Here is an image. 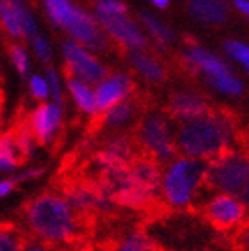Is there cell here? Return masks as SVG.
Returning <instances> with one entry per match:
<instances>
[{
	"instance_id": "obj_1",
	"label": "cell",
	"mask_w": 249,
	"mask_h": 251,
	"mask_svg": "<svg viewBox=\"0 0 249 251\" xmlns=\"http://www.w3.org/2000/svg\"><path fill=\"white\" fill-rule=\"evenodd\" d=\"M18 214L27 232L52 248L95 241L98 232V225L80 216L55 189L32 194L20 205Z\"/></svg>"
},
{
	"instance_id": "obj_2",
	"label": "cell",
	"mask_w": 249,
	"mask_h": 251,
	"mask_svg": "<svg viewBox=\"0 0 249 251\" xmlns=\"http://www.w3.org/2000/svg\"><path fill=\"white\" fill-rule=\"evenodd\" d=\"M174 141L180 155L210 162L235 148H240L242 135L230 112L212 109L203 118L178 126Z\"/></svg>"
},
{
	"instance_id": "obj_3",
	"label": "cell",
	"mask_w": 249,
	"mask_h": 251,
	"mask_svg": "<svg viewBox=\"0 0 249 251\" xmlns=\"http://www.w3.org/2000/svg\"><path fill=\"white\" fill-rule=\"evenodd\" d=\"M205 160L178 155L171 160L162 175V200L171 212H196L206 191Z\"/></svg>"
},
{
	"instance_id": "obj_4",
	"label": "cell",
	"mask_w": 249,
	"mask_h": 251,
	"mask_svg": "<svg viewBox=\"0 0 249 251\" xmlns=\"http://www.w3.org/2000/svg\"><path fill=\"white\" fill-rule=\"evenodd\" d=\"M41 4L47 20L66 34L68 39L96 53L105 52L110 47L109 38L93 11L82 7L75 0H41Z\"/></svg>"
},
{
	"instance_id": "obj_5",
	"label": "cell",
	"mask_w": 249,
	"mask_h": 251,
	"mask_svg": "<svg viewBox=\"0 0 249 251\" xmlns=\"http://www.w3.org/2000/svg\"><path fill=\"white\" fill-rule=\"evenodd\" d=\"M206 191L233 196L249 210V153L235 148L208 162Z\"/></svg>"
},
{
	"instance_id": "obj_6",
	"label": "cell",
	"mask_w": 249,
	"mask_h": 251,
	"mask_svg": "<svg viewBox=\"0 0 249 251\" xmlns=\"http://www.w3.org/2000/svg\"><path fill=\"white\" fill-rule=\"evenodd\" d=\"M182 61L191 72L201 75L214 91L226 97H240L244 93V84L235 75L230 64L203 45H187L182 52Z\"/></svg>"
},
{
	"instance_id": "obj_7",
	"label": "cell",
	"mask_w": 249,
	"mask_h": 251,
	"mask_svg": "<svg viewBox=\"0 0 249 251\" xmlns=\"http://www.w3.org/2000/svg\"><path fill=\"white\" fill-rule=\"evenodd\" d=\"M134 137L141 153L153 159L162 168L180 155L174 141V132L171 128V120L162 111L144 112L137 123Z\"/></svg>"
},
{
	"instance_id": "obj_8",
	"label": "cell",
	"mask_w": 249,
	"mask_h": 251,
	"mask_svg": "<svg viewBox=\"0 0 249 251\" xmlns=\"http://www.w3.org/2000/svg\"><path fill=\"white\" fill-rule=\"evenodd\" d=\"M199 214L216 232L235 233L249 218V210L233 196L223 193H212L201 205L196 208Z\"/></svg>"
},
{
	"instance_id": "obj_9",
	"label": "cell",
	"mask_w": 249,
	"mask_h": 251,
	"mask_svg": "<svg viewBox=\"0 0 249 251\" xmlns=\"http://www.w3.org/2000/svg\"><path fill=\"white\" fill-rule=\"evenodd\" d=\"M59 50H61L62 66L66 70V77L96 86L109 73L105 63L100 59V53L93 52L72 39H62Z\"/></svg>"
},
{
	"instance_id": "obj_10",
	"label": "cell",
	"mask_w": 249,
	"mask_h": 251,
	"mask_svg": "<svg viewBox=\"0 0 249 251\" xmlns=\"http://www.w3.org/2000/svg\"><path fill=\"white\" fill-rule=\"evenodd\" d=\"M96 20L101 25L103 32L107 34L110 43L126 50V53L135 52V50H148L149 39L144 32L143 25L139 24V18H134L128 11L118 13V15L101 16Z\"/></svg>"
},
{
	"instance_id": "obj_11",
	"label": "cell",
	"mask_w": 249,
	"mask_h": 251,
	"mask_svg": "<svg viewBox=\"0 0 249 251\" xmlns=\"http://www.w3.org/2000/svg\"><path fill=\"white\" fill-rule=\"evenodd\" d=\"M38 145H50L62 125V103L48 100L41 101L25 118Z\"/></svg>"
},
{
	"instance_id": "obj_12",
	"label": "cell",
	"mask_w": 249,
	"mask_h": 251,
	"mask_svg": "<svg viewBox=\"0 0 249 251\" xmlns=\"http://www.w3.org/2000/svg\"><path fill=\"white\" fill-rule=\"evenodd\" d=\"M134 77L128 72H112L107 73L100 82L95 86L96 101L101 112L109 111L110 107L118 105L121 101L128 100L134 95Z\"/></svg>"
},
{
	"instance_id": "obj_13",
	"label": "cell",
	"mask_w": 249,
	"mask_h": 251,
	"mask_svg": "<svg viewBox=\"0 0 249 251\" xmlns=\"http://www.w3.org/2000/svg\"><path fill=\"white\" fill-rule=\"evenodd\" d=\"M212 111L210 101L203 97L201 93L182 89V91L173 93L169 97L166 114L171 121H176L180 125L194 121L198 118H203Z\"/></svg>"
},
{
	"instance_id": "obj_14",
	"label": "cell",
	"mask_w": 249,
	"mask_h": 251,
	"mask_svg": "<svg viewBox=\"0 0 249 251\" xmlns=\"http://www.w3.org/2000/svg\"><path fill=\"white\" fill-rule=\"evenodd\" d=\"M187 15L192 22L203 27H217L228 18V2L226 0H189Z\"/></svg>"
},
{
	"instance_id": "obj_15",
	"label": "cell",
	"mask_w": 249,
	"mask_h": 251,
	"mask_svg": "<svg viewBox=\"0 0 249 251\" xmlns=\"http://www.w3.org/2000/svg\"><path fill=\"white\" fill-rule=\"evenodd\" d=\"M132 72L149 84H162L168 77V70L162 61L148 50H135L126 53Z\"/></svg>"
},
{
	"instance_id": "obj_16",
	"label": "cell",
	"mask_w": 249,
	"mask_h": 251,
	"mask_svg": "<svg viewBox=\"0 0 249 251\" xmlns=\"http://www.w3.org/2000/svg\"><path fill=\"white\" fill-rule=\"evenodd\" d=\"M139 114V105L134 98L121 101L118 105L110 107L109 111L101 112L98 120V128H105V130L114 132V134H123L124 128H128L135 121Z\"/></svg>"
},
{
	"instance_id": "obj_17",
	"label": "cell",
	"mask_w": 249,
	"mask_h": 251,
	"mask_svg": "<svg viewBox=\"0 0 249 251\" xmlns=\"http://www.w3.org/2000/svg\"><path fill=\"white\" fill-rule=\"evenodd\" d=\"M139 24L143 25L144 32L148 36L149 43L153 45L157 52H166L169 45L176 41V32L171 25L153 13H141Z\"/></svg>"
},
{
	"instance_id": "obj_18",
	"label": "cell",
	"mask_w": 249,
	"mask_h": 251,
	"mask_svg": "<svg viewBox=\"0 0 249 251\" xmlns=\"http://www.w3.org/2000/svg\"><path fill=\"white\" fill-rule=\"evenodd\" d=\"M64 87H66V93L70 95L75 107H77L82 114H86V116L93 118V120H96V118L100 116L95 86L82 82V80H77V78L66 77L64 78Z\"/></svg>"
},
{
	"instance_id": "obj_19",
	"label": "cell",
	"mask_w": 249,
	"mask_h": 251,
	"mask_svg": "<svg viewBox=\"0 0 249 251\" xmlns=\"http://www.w3.org/2000/svg\"><path fill=\"white\" fill-rule=\"evenodd\" d=\"M30 233L13 221H0V251H25Z\"/></svg>"
},
{
	"instance_id": "obj_20",
	"label": "cell",
	"mask_w": 249,
	"mask_h": 251,
	"mask_svg": "<svg viewBox=\"0 0 249 251\" xmlns=\"http://www.w3.org/2000/svg\"><path fill=\"white\" fill-rule=\"evenodd\" d=\"M158 242L146 233L144 225H137L130 230L124 237H121L118 244H116L114 251H153L157 248Z\"/></svg>"
},
{
	"instance_id": "obj_21",
	"label": "cell",
	"mask_w": 249,
	"mask_h": 251,
	"mask_svg": "<svg viewBox=\"0 0 249 251\" xmlns=\"http://www.w3.org/2000/svg\"><path fill=\"white\" fill-rule=\"evenodd\" d=\"M25 164L20 155L13 132H0V171H9Z\"/></svg>"
},
{
	"instance_id": "obj_22",
	"label": "cell",
	"mask_w": 249,
	"mask_h": 251,
	"mask_svg": "<svg viewBox=\"0 0 249 251\" xmlns=\"http://www.w3.org/2000/svg\"><path fill=\"white\" fill-rule=\"evenodd\" d=\"M0 25L13 39H24L15 0H0Z\"/></svg>"
},
{
	"instance_id": "obj_23",
	"label": "cell",
	"mask_w": 249,
	"mask_h": 251,
	"mask_svg": "<svg viewBox=\"0 0 249 251\" xmlns=\"http://www.w3.org/2000/svg\"><path fill=\"white\" fill-rule=\"evenodd\" d=\"M9 61L15 66V70L18 72L20 77H30L32 73V53L30 50L25 47L24 43H13L9 47Z\"/></svg>"
},
{
	"instance_id": "obj_24",
	"label": "cell",
	"mask_w": 249,
	"mask_h": 251,
	"mask_svg": "<svg viewBox=\"0 0 249 251\" xmlns=\"http://www.w3.org/2000/svg\"><path fill=\"white\" fill-rule=\"evenodd\" d=\"M223 53L228 61L239 64L242 70L249 73V45L240 39H226L223 43Z\"/></svg>"
},
{
	"instance_id": "obj_25",
	"label": "cell",
	"mask_w": 249,
	"mask_h": 251,
	"mask_svg": "<svg viewBox=\"0 0 249 251\" xmlns=\"http://www.w3.org/2000/svg\"><path fill=\"white\" fill-rule=\"evenodd\" d=\"M29 93L34 100L48 101L52 98V89H50V82H48L47 75L43 73H32L29 77Z\"/></svg>"
},
{
	"instance_id": "obj_26",
	"label": "cell",
	"mask_w": 249,
	"mask_h": 251,
	"mask_svg": "<svg viewBox=\"0 0 249 251\" xmlns=\"http://www.w3.org/2000/svg\"><path fill=\"white\" fill-rule=\"evenodd\" d=\"M29 45H30V50H32V55H36V59L41 61L43 64L50 66V63H52L53 59V49L43 34H38L34 39H30Z\"/></svg>"
},
{
	"instance_id": "obj_27",
	"label": "cell",
	"mask_w": 249,
	"mask_h": 251,
	"mask_svg": "<svg viewBox=\"0 0 249 251\" xmlns=\"http://www.w3.org/2000/svg\"><path fill=\"white\" fill-rule=\"evenodd\" d=\"M91 11L95 13L96 18H101V16L126 13L128 7H126V4H124L123 0H95Z\"/></svg>"
},
{
	"instance_id": "obj_28",
	"label": "cell",
	"mask_w": 249,
	"mask_h": 251,
	"mask_svg": "<svg viewBox=\"0 0 249 251\" xmlns=\"http://www.w3.org/2000/svg\"><path fill=\"white\" fill-rule=\"evenodd\" d=\"M45 75H47L48 82H50V89H52V101L55 103H62V95H64V80H62L61 73L57 72V68H53L52 64L45 68Z\"/></svg>"
},
{
	"instance_id": "obj_29",
	"label": "cell",
	"mask_w": 249,
	"mask_h": 251,
	"mask_svg": "<svg viewBox=\"0 0 249 251\" xmlns=\"http://www.w3.org/2000/svg\"><path fill=\"white\" fill-rule=\"evenodd\" d=\"M231 250L233 251H249V218L235 233H231Z\"/></svg>"
},
{
	"instance_id": "obj_30",
	"label": "cell",
	"mask_w": 249,
	"mask_h": 251,
	"mask_svg": "<svg viewBox=\"0 0 249 251\" xmlns=\"http://www.w3.org/2000/svg\"><path fill=\"white\" fill-rule=\"evenodd\" d=\"M25 251H55L52 246H48V244H45V242L38 241V239H34L32 235H30L29 242H27V246H25Z\"/></svg>"
},
{
	"instance_id": "obj_31",
	"label": "cell",
	"mask_w": 249,
	"mask_h": 251,
	"mask_svg": "<svg viewBox=\"0 0 249 251\" xmlns=\"http://www.w3.org/2000/svg\"><path fill=\"white\" fill-rule=\"evenodd\" d=\"M230 2L240 15L249 20V0H230Z\"/></svg>"
},
{
	"instance_id": "obj_32",
	"label": "cell",
	"mask_w": 249,
	"mask_h": 251,
	"mask_svg": "<svg viewBox=\"0 0 249 251\" xmlns=\"http://www.w3.org/2000/svg\"><path fill=\"white\" fill-rule=\"evenodd\" d=\"M15 187H16L15 178H11V180H2V182H0V196H5V194H9Z\"/></svg>"
},
{
	"instance_id": "obj_33",
	"label": "cell",
	"mask_w": 249,
	"mask_h": 251,
	"mask_svg": "<svg viewBox=\"0 0 249 251\" xmlns=\"http://www.w3.org/2000/svg\"><path fill=\"white\" fill-rule=\"evenodd\" d=\"M146 2L157 11H166L171 5V0H146Z\"/></svg>"
},
{
	"instance_id": "obj_34",
	"label": "cell",
	"mask_w": 249,
	"mask_h": 251,
	"mask_svg": "<svg viewBox=\"0 0 249 251\" xmlns=\"http://www.w3.org/2000/svg\"><path fill=\"white\" fill-rule=\"evenodd\" d=\"M153 251H169L168 248H164V246H160V244H157V248H155Z\"/></svg>"
}]
</instances>
